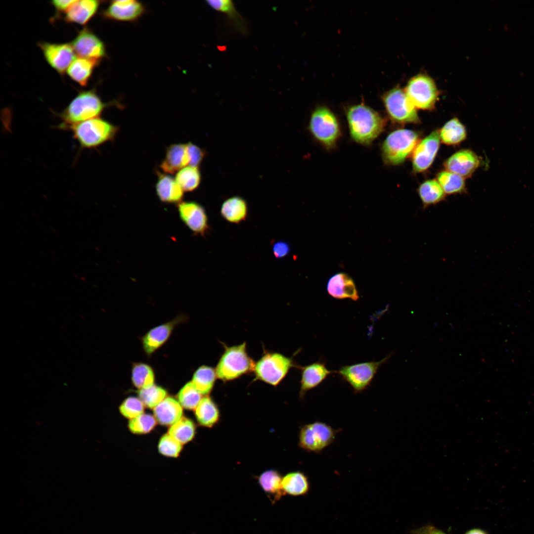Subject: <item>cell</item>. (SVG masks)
Segmentation results:
<instances>
[{
	"instance_id": "1",
	"label": "cell",
	"mask_w": 534,
	"mask_h": 534,
	"mask_svg": "<svg viewBox=\"0 0 534 534\" xmlns=\"http://www.w3.org/2000/svg\"><path fill=\"white\" fill-rule=\"evenodd\" d=\"M346 116L352 138L361 144L371 143L382 133L385 126L382 117L363 104L349 107Z\"/></svg>"
},
{
	"instance_id": "2",
	"label": "cell",
	"mask_w": 534,
	"mask_h": 534,
	"mask_svg": "<svg viewBox=\"0 0 534 534\" xmlns=\"http://www.w3.org/2000/svg\"><path fill=\"white\" fill-rule=\"evenodd\" d=\"M109 105L110 103L103 102L93 89L80 91L62 112L58 114L62 122L57 128L65 130L70 126L99 117Z\"/></svg>"
},
{
	"instance_id": "3",
	"label": "cell",
	"mask_w": 534,
	"mask_h": 534,
	"mask_svg": "<svg viewBox=\"0 0 534 534\" xmlns=\"http://www.w3.org/2000/svg\"><path fill=\"white\" fill-rule=\"evenodd\" d=\"M65 130L71 131L81 149H93L114 140L119 127L97 117L70 126Z\"/></svg>"
},
{
	"instance_id": "4",
	"label": "cell",
	"mask_w": 534,
	"mask_h": 534,
	"mask_svg": "<svg viewBox=\"0 0 534 534\" xmlns=\"http://www.w3.org/2000/svg\"><path fill=\"white\" fill-rule=\"evenodd\" d=\"M223 346V353L215 368L217 378L223 382L230 381L254 371L255 363L247 352L246 342L230 347Z\"/></svg>"
},
{
	"instance_id": "5",
	"label": "cell",
	"mask_w": 534,
	"mask_h": 534,
	"mask_svg": "<svg viewBox=\"0 0 534 534\" xmlns=\"http://www.w3.org/2000/svg\"><path fill=\"white\" fill-rule=\"evenodd\" d=\"M419 140L418 134L412 130L399 129L392 132L382 145L384 161L391 165L402 163L413 153Z\"/></svg>"
},
{
	"instance_id": "6",
	"label": "cell",
	"mask_w": 534,
	"mask_h": 534,
	"mask_svg": "<svg viewBox=\"0 0 534 534\" xmlns=\"http://www.w3.org/2000/svg\"><path fill=\"white\" fill-rule=\"evenodd\" d=\"M296 366L292 358L277 352H267L255 363V379L276 386Z\"/></svg>"
},
{
	"instance_id": "7",
	"label": "cell",
	"mask_w": 534,
	"mask_h": 534,
	"mask_svg": "<svg viewBox=\"0 0 534 534\" xmlns=\"http://www.w3.org/2000/svg\"><path fill=\"white\" fill-rule=\"evenodd\" d=\"M403 89L416 109L425 110H431L435 108L440 95L435 81L423 73L409 79Z\"/></svg>"
},
{
	"instance_id": "8",
	"label": "cell",
	"mask_w": 534,
	"mask_h": 534,
	"mask_svg": "<svg viewBox=\"0 0 534 534\" xmlns=\"http://www.w3.org/2000/svg\"><path fill=\"white\" fill-rule=\"evenodd\" d=\"M313 136L327 148L334 147L340 135V128L335 114L326 107L316 108L309 123Z\"/></svg>"
},
{
	"instance_id": "9",
	"label": "cell",
	"mask_w": 534,
	"mask_h": 534,
	"mask_svg": "<svg viewBox=\"0 0 534 534\" xmlns=\"http://www.w3.org/2000/svg\"><path fill=\"white\" fill-rule=\"evenodd\" d=\"M340 430L320 421L305 424L299 432V446L308 452L320 453L334 442Z\"/></svg>"
},
{
	"instance_id": "10",
	"label": "cell",
	"mask_w": 534,
	"mask_h": 534,
	"mask_svg": "<svg viewBox=\"0 0 534 534\" xmlns=\"http://www.w3.org/2000/svg\"><path fill=\"white\" fill-rule=\"evenodd\" d=\"M382 98L389 117L394 122L415 124L420 122L417 109L400 86L386 92Z\"/></svg>"
},
{
	"instance_id": "11",
	"label": "cell",
	"mask_w": 534,
	"mask_h": 534,
	"mask_svg": "<svg viewBox=\"0 0 534 534\" xmlns=\"http://www.w3.org/2000/svg\"><path fill=\"white\" fill-rule=\"evenodd\" d=\"M392 355L391 353L379 361L344 365L335 372L351 386L355 393H360L368 387L380 366L386 362Z\"/></svg>"
},
{
	"instance_id": "12",
	"label": "cell",
	"mask_w": 534,
	"mask_h": 534,
	"mask_svg": "<svg viewBox=\"0 0 534 534\" xmlns=\"http://www.w3.org/2000/svg\"><path fill=\"white\" fill-rule=\"evenodd\" d=\"M38 46L48 65L60 75H64L75 59L71 43L39 42Z\"/></svg>"
},
{
	"instance_id": "13",
	"label": "cell",
	"mask_w": 534,
	"mask_h": 534,
	"mask_svg": "<svg viewBox=\"0 0 534 534\" xmlns=\"http://www.w3.org/2000/svg\"><path fill=\"white\" fill-rule=\"evenodd\" d=\"M71 44L78 57L100 61L106 56L104 43L88 27L82 29Z\"/></svg>"
},
{
	"instance_id": "14",
	"label": "cell",
	"mask_w": 534,
	"mask_h": 534,
	"mask_svg": "<svg viewBox=\"0 0 534 534\" xmlns=\"http://www.w3.org/2000/svg\"><path fill=\"white\" fill-rule=\"evenodd\" d=\"M440 140L439 132L435 131L419 142L412 153L415 172H422L430 167L438 151Z\"/></svg>"
},
{
	"instance_id": "15",
	"label": "cell",
	"mask_w": 534,
	"mask_h": 534,
	"mask_svg": "<svg viewBox=\"0 0 534 534\" xmlns=\"http://www.w3.org/2000/svg\"><path fill=\"white\" fill-rule=\"evenodd\" d=\"M179 217L195 234L204 235L209 228L208 217L204 207L194 201H182L178 205Z\"/></svg>"
},
{
	"instance_id": "16",
	"label": "cell",
	"mask_w": 534,
	"mask_h": 534,
	"mask_svg": "<svg viewBox=\"0 0 534 534\" xmlns=\"http://www.w3.org/2000/svg\"><path fill=\"white\" fill-rule=\"evenodd\" d=\"M185 320V316H178L148 331L141 340L143 349L147 356L152 355L161 348L169 339L175 328Z\"/></svg>"
},
{
	"instance_id": "17",
	"label": "cell",
	"mask_w": 534,
	"mask_h": 534,
	"mask_svg": "<svg viewBox=\"0 0 534 534\" xmlns=\"http://www.w3.org/2000/svg\"><path fill=\"white\" fill-rule=\"evenodd\" d=\"M144 11L143 5L137 0H117L112 1L102 15L107 19L132 21L140 17Z\"/></svg>"
},
{
	"instance_id": "18",
	"label": "cell",
	"mask_w": 534,
	"mask_h": 534,
	"mask_svg": "<svg viewBox=\"0 0 534 534\" xmlns=\"http://www.w3.org/2000/svg\"><path fill=\"white\" fill-rule=\"evenodd\" d=\"M479 164L478 156L470 150L464 149L451 155L445 161L444 166L446 171L464 178L470 177Z\"/></svg>"
},
{
	"instance_id": "19",
	"label": "cell",
	"mask_w": 534,
	"mask_h": 534,
	"mask_svg": "<svg viewBox=\"0 0 534 534\" xmlns=\"http://www.w3.org/2000/svg\"><path fill=\"white\" fill-rule=\"evenodd\" d=\"M301 370L300 398L303 399L306 393L319 386L330 374L335 372L329 370L324 361H318L305 366Z\"/></svg>"
},
{
	"instance_id": "20",
	"label": "cell",
	"mask_w": 534,
	"mask_h": 534,
	"mask_svg": "<svg viewBox=\"0 0 534 534\" xmlns=\"http://www.w3.org/2000/svg\"><path fill=\"white\" fill-rule=\"evenodd\" d=\"M326 289L328 294L335 299H350L356 301L359 298L355 282L345 273L339 272L332 276L328 281Z\"/></svg>"
},
{
	"instance_id": "21",
	"label": "cell",
	"mask_w": 534,
	"mask_h": 534,
	"mask_svg": "<svg viewBox=\"0 0 534 534\" xmlns=\"http://www.w3.org/2000/svg\"><path fill=\"white\" fill-rule=\"evenodd\" d=\"M157 181L155 185L159 200L168 204H179L182 202L183 192L175 178L170 175L156 172Z\"/></svg>"
},
{
	"instance_id": "22",
	"label": "cell",
	"mask_w": 534,
	"mask_h": 534,
	"mask_svg": "<svg viewBox=\"0 0 534 534\" xmlns=\"http://www.w3.org/2000/svg\"><path fill=\"white\" fill-rule=\"evenodd\" d=\"M187 165H189V158L186 144L175 143L166 148L160 168L165 174L170 175L177 173Z\"/></svg>"
},
{
	"instance_id": "23",
	"label": "cell",
	"mask_w": 534,
	"mask_h": 534,
	"mask_svg": "<svg viewBox=\"0 0 534 534\" xmlns=\"http://www.w3.org/2000/svg\"><path fill=\"white\" fill-rule=\"evenodd\" d=\"M100 4L96 0H76L65 12L64 20L69 23L86 25L95 15Z\"/></svg>"
},
{
	"instance_id": "24",
	"label": "cell",
	"mask_w": 534,
	"mask_h": 534,
	"mask_svg": "<svg viewBox=\"0 0 534 534\" xmlns=\"http://www.w3.org/2000/svg\"><path fill=\"white\" fill-rule=\"evenodd\" d=\"M157 421L165 426H172L182 417V406L174 398L167 397L153 409Z\"/></svg>"
},
{
	"instance_id": "25",
	"label": "cell",
	"mask_w": 534,
	"mask_h": 534,
	"mask_svg": "<svg viewBox=\"0 0 534 534\" xmlns=\"http://www.w3.org/2000/svg\"><path fill=\"white\" fill-rule=\"evenodd\" d=\"M100 61L84 57H76L67 70V74L73 81L82 87H86L91 78L95 67Z\"/></svg>"
},
{
	"instance_id": "26",
	"label": "cell",
	"mask_w": 534,
	"mask_h": 534,
	"mask_svg": "<svg viewBox=\"0 0 534 534\" xmlns=\"http://www.w3.org/2000/svg\"><path fill=\"white\" fill-rule=\"evenodd\" d=\"M220 212L222 217L227 222L239 223L245 221L247 217V204L242 198L233 196L222 203Z\"/></svg>"
},
{
	"instance_id": "27",
	"label": "cell",
	"mask_w": 534,
	"mask_h": 534,
	"mask_svg": "<svg viewBox=\"0 0 534 534\" xmlns=\"http://www.w3.org/2000/svg\"><path fill=\"white\" fill-rule=\"evenodd\" d=\"M282 479L280 473L274 469L265 471L258 477L259 485L272 503L285 495L282 489Z\"/></svg>"
},
{
	"instance_id": "28",
	"label": "cell",
	"mask_w": 534,
	"mask_h": 534,
	"mask_svg": "<svg viewBox=\"0 0 534 534\" xmlns=\"http://www.w3.org/2000/svg\"><path fill=\"white\" fill-rule=\"evenodd\" d=\"M195 416L201 426L211 428L218 423L220 412L215 402L207 395L202 397L195 409Z\"/></svg>"
},
{
	"instance_id": "29",
	"label": "cell",
	"mask_w": 534,
	"mask_h": 534,
	"mask_svg": "<svg viewBox=\"0 0 534 534\" xmlns=\"http://www.w3.org/2000/svg\"><path fill=\"white\" fill-rule=\"evenodd\" d=\"M282 489L284 494L298 496L307 494L310 489L308 477L302 472H291L282 477Z\"/></svg>"
},
{
	"instance_id": "30",
	"label": "cell",
	"mask_w": 534,
	"mask_h": 534,
	"mask_svg": "<svg viewBox=\"0 0 534 534\" xmlns=\"http://www.w3.org/2000/svg\"><path fill=\"white\" fill-rule=\"evenodd\" d=\"M217 378L215 369L203 365L195 371L191 382L202 395L207 396L212 391Z\"/></svg>"
},
{
	"instance_id": "31",
	"label": "cell",
	"mask_w": 534,
	"mask_h": 534,
	"mask_svg": "<svg viewBox=\"0 0 534 534\" xmlns=\"http://www.w3.org/2000/svg\"><path fill=\"white\" fill-rule=\"evenodd\" d=\"M465 127L457 118L447 122L439 132L441 140L447 145H455L463 141L466 137Z\"/></svg>"
},
{
	"instance_id": "32",
	"label": "cell",
	"mask_w": 534,
	"mask_h": 534,
	"mask_svg": "<svg viewBox=\"0 0 534 534\" xmlns=\"http://www.w3.org/2000/svg\"><path fill=\"white\" fill-rule=\"evenodd\" d=\"M418 194L424 207L426 208L442 201L445 193L437 180L430 179L420 185Z\"/></svg>"
},
{
	"instance_id": "33",
	"label": "cell",
	"mask_w": 534,
	"mask_h": 534,
	"mask_svg": "<svg viewBox=\"0 0 534 534\" xmlns=\"http://www.w3.org/2000/svg\"><path fill=\"white\" fill-rule=\"evenodd\" d=\"M131 379L133 385L139 390L148 388L154 384L155 374L149 365L137 362L133 364Z\"/></svg>"
},
{
	"instance_id": "34",
	"label": "cell",
	"mask_w": 534,
	"mask_h": 534,
	"mask_svg": "<svg viewBox=\"0 0 534 534\" xmlns=\"http://www.w3.org/2000/svg\"><path fill=\"white\" fill-rule=\"evenodd\" d=\"M175 179L184 191L191 192L200 185L201 176L198 167L187 166L176 173Z\"/></svg>"
},
{
	"instance_id": "35",
	"label": "cell",
	"mask_w": 534,
	"mask_h": 534,
	"mask_svg": "<svg viewBox=\"0 0 534 534\" xmlns=\"http://www.w3.org/2000/svg\"><path fill=\"white\" fill-rule=\"evenodd\" d=\"M168 433L182 445L191 441L195 434V426L190 419L182 417L170 426Z\"/></svg>"
},
{
	"instance_id": "36",
	"label": "cell",
	"mask_w": 534,
	"mask_h": 534,
	"mask_svg": "<svg viewBox=\"0 0 534 534\" xmlns=\"http://www.w3.org/2000/svg\"><path fill=\"white\" fill-rule=\"evenodd\" d=\"M437 180L445 194H457L465 190L464 178L451 172H440L437 176Z\"/></svg>"
},
{
	"instance_id": "37",
	"label": "cell",
	"mask_w": 534,
	"mask_h": 534,
	"mask_svg": "<svg viewBox=\"0 0 534 534\" xmlns=\"http://www.w3.org/2000/svg\"><path fill=\"white\" fill-rule=\"evenodd\" d=\"M138 397L144 406L149 408H154L167 395L166 390L155 384L143 389L139 390Z\"/></svg>"
},
{
	"instance_id": "38",
	"label": "cell",
	"mask_w": 534,
	"mask_h": 534,
	"mask_svg": "<svg viewBox=\"0 0 534 534\" xmlns=\"http://www.w3.org/2000/svg\"><path fill=\"white\" fill-rule=\"evenodd\" d=\"M202 398V395L191 381L186 383L178 394V400L183 407L188 410H195Z\"/></svg>"
},
{
	"instance_id": "39",
	"label": "cell",
	"mask_w": 534,
	"mask_h": 534,
	"mask_svg": "<svg viewBox=\"0 0 534 534\" xmlns=\"http://www.w3.org/2000/svg\"><path fill=\"white\" fill-rule=\"evenodd\" d=\"M157 420L149 414L142 413L131 419L128 427L132 433L135 434H145L151 431L155 427Z\"/></svg>"
},
{
	"instance_id": "40",
	"label": "cell",
	"mask_w": 534,
	"mask_h": 534,
	"mask_svg": "<svg viewBox=\"0 0 534 534\" xmlns=\"http://www.w3.org/2000/svg\"><path fill=\"white\" fill-rule=\"evenodd\" d=\"M144 407L139 398L129 397L120 405L119 410L122 415L131 420L143 413Z\"/></svg>"
},
{
	"instance_id": "41",
	"label": "cell",
	"mask_w": 534,
	"mask_h": 534,
	"mask_svg": "<svg viewBox=\"0 0 534 534\" xmlns=\"http://www.w3.org/2000/svg\"><path fill=\"white\" fill-rule=\"evenodd\" d=\"M158 447L161 454L171 457H178L182 448V444L169 433L161 438Z\"/></svg>"
},
{
	"instance_id": "42",
	"label": "cell",
	"mask_w": 534,
	"mask_h": 534,
	"mask_svg": "<svg viewBox=\"0 0 534 534\" xmlns=\"http://www.w3.org/2000/svg\"><path fill=\"white\" fill-rule=\"evenodd\" d=\"M186 147L189 158L188 166L198 167L205 157V152L190 142L186 143Z\"/></svg>"
},
{
	"instance_id": "43",
	"label": "cell",
	"mask_w": 534,
	"mask_h": 534,
	"mask_svg": "<svg viewBox=\"0 0 534 534\" xmlns=\"http://www.w3.org/2000/svg\"><path fill=\"white\" fill-rule=\"evenodd\" d=\"M207 3L214 9L226 13L230 15H235L236 14L233 3L232 1L229 0H209L207 1Z\"/></svg>"
},
{
	"instance_id": "44",
	"label": "cell",
	"mask_w": 534,
	"mask_h": 534,
	"mask_svg": "<svg viewBox=\"0 0 534 534\" xmlns=\"http://www.w3.org/2000/svg\"><path fill=\"white\" fill-rule=\"evenodd\" d=\"M273 253L276 258H282L287 256L290 251L289 244L284 241H277L272 246Z\"/></svg>"
},
{
	"instance_id": "45",
	"label": "cell",
	"mask_w": 534,
	"mask_h": 534,
	"mask_svg": "<svg viewBox=\"0 0 534 534\" xmlns=\"http://www.w3.org/2000/svg\"><path fill=\"white\" fill-rule=\"evenodd\" d=\"M75 1L76 0H54L51 1V4L57 13H65Z\"/></svg>"
},
{
	"instance_id": "46",
	"label": "cell",
	"mask_w": 534,
	"mask_h": 534,
	"mask_svg": "<svg viewBox=\"0 0 534 534\" xmlns=\"http://www.w3.org/2000/svg\"><path fill=\"white\" fill-rule=\"evenodd\" d=\"M412 534H446L441 530L431 525H427L412 532Z\"/></svg>"
},
{
	"instance_id": "47",
	"label": "cell",
	"mask_w": 534,
	"mask_h": 534,
	"mask_svg": "<svg viewBox=\"0 0 534 534\" xmlns=\"http://www.w3.org/2000/svg\"><path fill=\"white\" fill-rule=\"evenodd\" d=\"M465 534H488L485 531L478 528H474L467 531Z\"/></svg>"
}]
</instances>
